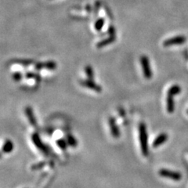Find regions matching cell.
<instances>
[{
	"mask_svg": "<svg viewBox=\"0 0 188 188\" xmlns=\"http://www.w3.org/2000/svg\"><path fill=\"white\" fill-rule=\"evenodd\" d=\"M181 92V88L178 85H173L172 86L169 88V90H168V94H170L172 96L178 95L179 93Z\"/></svg>",
	"mask_w": 188,
	"mask_h": 188,
	"instance_id": "5bb4252c",
	"label": "cell"
},
{
	"mask_svg": "<svg viewBox=\"0 0 188 188\" xmlns=\"http://www.w3.org/2000/svg\"><path fill=\"white\" fill-rule=\"evenodd\" d=\"M186 37L183 35H178V36L173 37V38H168L163 42V46L165 47L173 46L182 45L186 42Z\"/></svg>",
	"mask_w": 188,
	"mask_h": 188,
	"instance_id": "3957f363",
	"label": "cell"
},
{
	"mask_svg": "<svg viewBox=\"0 0 188 188\" xmlns=\"http://www.w3.org/2000/svg\"><path fill=\"white\" fill-rule=\"evenodd\" d=\"M139 136H140V148L143 156H147L148 154V144H147V127L145 123L141 122L139 125Z\"/></svg>",
	"mask_w": 188,
	"mask_h": 188,
	"instance_id": "6da1fadb",
	"label": "cell"
},
{
	"mask_svg": "<svg viewBox=\"0 0 188 188\" xmlns=\"http://www.w3.org/2000/svg\"><path fill=\"white\" fill-rule=\"evenodd\" d=\"M187 112H188V111H187Z\"/></svg>",
	"mask_w": 188,
	"mask_h": 188,
	"instance_id": "cb8c5ba5",
	"label": "cell"
},
{
	"mask_svg": "<svg viewBox=\"0 0 188 188\" xmlns=\"http://www.w3.org/2000/svg\"><path fill=\"white\" fill-rule=\"evenodd\" d=\"M173 96L168 94L167 98H166V107H167V111L169 113H173L174 111V101H173Z\"/></svg>",
	"mask_w": 188,
	"mask_h": 188,
	"instance_id": "7c38bea8",
	"label": "cell"
},
{
	"mask_svg": "<svg viewBox=\"0 0 188 188\" xmlns=\"http://www.w3.org/2000/svg\"><path fill=\"white\" fill-rule=\"evenodd\" d=\"M159 174L161 176H163V177L166 178H170L172 179H174V180H179L181 176L180 174L176 172H173V171H169L166 170V169H161L159 171Z\"/></svg>",
	"mask_w": 188,
	"mask_h": 188,
	"instance_id": "52a82bcc",
	"label": "cell"
},
{
	"mask_svg": "<svg viewBox=\"0 0 188 188\" xmlns=\"http://www.w3.org/2000/svg\"><path fill=\"white\" fill-rule=\"evenodd\" d=\"M12 78H14V81L18 82V81H20V80L22 79L23 74L21 72H18H18H15V73H14V74H13Z\"/></svg>",
	"mask_w": 188,
	"mask_h": 188,
	"instance_id": "7402d4cb",
	"label": "cell"
},
{
	"mask_svg": "<svg viewBox=\"0 0 188 188\" xmlns=\"http://www.w3.org/2000/svg\"><path fill=\"white\" fill-rule=\"evenodd\" d=\"M140 64H141L142 71H143V77L146 79H150L152 78V71L150 65V61L147 56L143 55L140 57Z\"/></svg>",
	"mask_w": 188,
	"mask_h": 188,
	"instance_id": "7a4b0ae2",
	"label": "cell"
},
{
	"mask_svg": "<svg viewBox=\"0 0 188 188\" xmlns=\"http://www.w3.org/2000/svg\"><path fill=\"white\" fill-rule=\"evenodd\" d=\"M104 23H105V21H104V18H99L98 20H97L94 24V28L97 31H101L102 28H104Z\"/></svg>",
	"mask_w": 188,
	"mask_h": 188,
	"instance_id": "ac0fdd59",
	"label": "cell"
},
{
	"mask_svg": "<svg viewBox=\"0 0 188 188\" xmlns=\"http://www.w3.org/2000/svg\"><path fill=\"white\" fill-rule=\"evenodd\" d=\"M79 83L82 86L93 90V91L97 92V93H101L102 92V87L97 85L96 82H94L93 80H90L87 78V79L81 80V81H79Z\"/></svg>",
	"mask_w": 188,
	"mask_h": 188,
	"instance_id": "8992f818",
	"label": "cell"
},
{
	"mask_svg": "<svg viewBox=\"0 0 188 188\" xmlns=\"http://www.w3.org/2000/svg\"><path fill=\"white\" fill-rule=\"evenodd\" d=\"M109 126H110V130L111 135L114 137L118 138L120 136V130H119L117 124H116L115 119L114 118H109Z\"/></svg>",
	"mask_w": 188,
	"mask_h": 188,
	"instance_id": "ba28073f",
	"label": "cell"
},
{
	"mask_svg": "<svg viewBox=\"0 0 188 188\" xmlns=\"http://www.w3.org/2000/svg\"><path fill=\"white\" fill-rule=\"evenodd\" d=\"M14 63L18 64H21L23 66H28L33 64L34 61L32 60H28V59H18V60H14Z\"/></svg>",
	"mask_w": 188,
	"mask_h": 188,
	"instance_id": "2e32d148",
	"label": "cell"
},
{
	"mask_svg": "<svg viewBox=\"0 0 188 188\" xmlns=\"http://www.w3.org/2000/svg\"><path fill=\"white\" fill-rule=\"evenodd\" d=\"M14 143H13L10 140H6L3 147H2V152L6 154L10 153V152H12V150H14Z\"/></svg>",
	"mask_w": 188,
	"mask_h": 188,
	"instance_id": "4fadbf2b",
	"label": "cell"
},
{
	"mask_svg": "<svg viewBox=\"0 0 188 188\" xmlns=\"http://www.w3.org/2000/svg\"><path fill=\"white\" fill-rule=\"evenodd\" d=\"M66 140H67L68 145L73 147H76V146H77V143H78V142H77L76 139L74 138V136L71 134L67 135V136H66Z\"/></svg>",
	"mask_w": 188,
	"mask_h": 188,
	"instance_id": "e0dca14e",
	"label": "cell"
},
{
	"mask_svg": "<svg viewBox=\"0 0 188 188\" xmlns=\"http://www.w3.org/2000/svg\"><path fill=\"white\" fill-rule=\"evenodd\" d=\"M25 78H33V79H35L36 81H40V77L38 74L35 72H32V71H29V72H27L25 74Z\"/></svg>",
	"mask_w": 188,
	"mask_h": 188,
	"instance_id": "ffe728a7",
	"label": "cell"
},
{
	"mask_svg": "<svg viewBox=\"0 0 188 188\" xmlns=\"http://www.w3.org/2000/svg\"><path fill=\"white\" fill-rule=\"evenodd\" d=\"M115 40H116L115 35H110V37H108V38H104V39L98 42L97 44V48H98V49L104 48V47H105V46H107L110 45V44L113 43L114 42H115Z\"/></svg>",
	"mask_w": 188,
	"mask_h": 188,
	"instance_id": "30bf717a",
	"label": "cell"
},
{
	"mask_svg": "<svg viewBox=\"0 0 188 188\" xmlns=\"http://www.w3.org/2000/svg\"><path fill=\"white\" fill-rule=\"evenodd\" d=\"M108 34L110 35H115V29L113 26H110L108 28Z\"/></svg>",
	"mask_w": 188,
	"mask_h": 188,
	"instance_id": "603a6c76",
	"label": "cell"
},
{
	"mask_svg": "<svg viewBox=\"0 0 188 188\" xmlns=\"http://www.w3.org/2000/svg\"><path fill=\"white\" fill-rule=\"evenodd\" d=\"M168 140V135L166 133H162V134L159 135L158 136H157V138L154 140L153 142V147H159L160 145H162V143H164L166 140Z\"/></svg>",
	"mask_w": 188,
	"mask_h": 188,
	"instance_id": "8fae6325",
	"label": "cell"
},
{
	"mask_svg": "<svg viewBox=\"0 0 188 188\" xmlns=\"http://www.w3.org/2000/svg\"><path fill=\"white\" fill-rule=\"evenodd\" d=\"M57 144L61 150H65L67 149V146H68V143H67V140H64V139H60L57 141Z\"/></svg>",
	"mask_w": 188,
	"mask_h": 188,
	"instance_id": "d6986e66",
	"label": "cell"
},
{
	"mask_svg": "<svg viewBox=\"0 0 188 188\" xmlns=\"http://www.w3.org/2000/svg\"><path fill=\"white\" fill-rule=\"evenodd\" d=\"M57 67V64L54 61H48L45 62L36 63L35 65V69L37 71H40L42 69L47 70H55Z\"/></svg>",
	"mask_w": 188,
	"mask_h": 188,
	"instance_id": "5b68a950",
	"label": "cell"
},
{
	"mask_svg": "<svg viewBox=\"0 0 188 188\" xmlns=\"http://www.w3.org/2000/svg\"><path fill=\"white\" fill-rule=\"evenodd\" d=\"M46 165V162H39V163H38V164L33 165V166H31V169H32V170H38V169H41L42 168H43Z\"/></svg>",
	"mask_w": 188,
	"mask_h": 188,
	"instance_id": "44dd1931",
	"label": "cell"
},
{
	"mask_svg": "<svg viewBox=\"0 0 188 188\" xmlns=\"http://www.w3.org/2000/svg\"><path fill=\"white\" fill-rule=\"evenodd\" d=\"M85 73L86 74L87 78L90 80L94 79V72H93V67L90 65H86L85 67Z\"/></svg>",
	"mask_w": 188,
	"mask_h": 188,
	"instance_id": "9a60e30c",
	"label": "cell"
},
{
	"mask_svg": "<svg viewBox=\"0 0 188 188\" xmlns=\"http://www.w3.org/2000/svg\"><path fill=\"white\" fill-rule=\"evenodd\" d=\"M31 140H32L33 143H34V144L35 145V147H36L37 148L39 149L42 153L46 154V155L49 154L50 150H48L46 146H45V145L42 143L41 139H40L39 135H38V133H33L32 136H31Z\"/></svg>",
	"mask_w": 188,
	"mask_h": 188,
	"instance_id": "277c9868",
	"label": "cell"
},
{
	"mask_svg": "<svg viewBox=\"0 0 188 188\" xmlns=\"http://www.w3.org/2000/svg\"><path fill=\"white\" fill-rule=\"evenodd\" d=\"M24 111H25V114H26L27 118H28L30 124L32 126H34V127H36V119H35V114H34V112H33L32 108H31V107H29V106H28V107H26Z\"/></svg>",
	"mask_w": 188,
	"mask_h": 188,
	"instance_id": "9c48e42d",
	"label": "cell"
}]
</instances>
